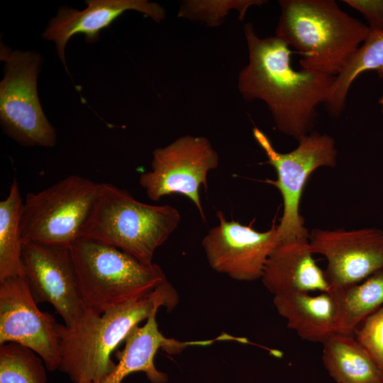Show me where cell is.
<instances>
[{"mask_svg":"<svg viewBox=\"0 0 383 383\" xmlns=\"http://www.w3.org/2000/svg\"><path fill=\"white\" fill-rule=\"evenodd\" d=\"M70 249L85 309L99 314L150 295L167 280L157 264L95 240L79 238Z\"/></svg>","mask_w":383,"mask_h":383,"instance_id":"obj_5","label":"cell"},{"mask_svg":"<svg viewBox=\"0 0 383 383\" xmlns=\"http://www.w3.org/2000/svg\"><path fill=\"white\" fill-rule=\"evenodd\" d=\"M23 204L18 184L13 179L8 195L0 201V282L23 275Z\"/></svg>","mask_w":383,"mask_h":383,"instance_id":"obj_21","label":"cell"},{"mask_svg":"<svg viewBox=\"0 0 383 383\" xmlns=\"http://www.w3.org/2000/svg\"><path fill=\"white\" fill-rule=\"evenodd\" d=\"M5 63L0 82V120L4 133L23 146L54 147L56 132L41 108L37 91L41 59L32 51L13 50L1 43Z\"/></svg>","mask_w":383,"mask_h":383,"instance_id":"obj_8","label":"cell"},{"mask_svg":"<svg viewBox=\"0 0 383 383\" xmlns=\"http://www.w3.org/2000/svg\"><path fill=\"white\" fill-rule=\"evenodd\" d=\"M378 102L381 108V111L383 113V92L381 96L379 97Z\"/></svg>","mask_w":383,"mask_h":383,"instance_id":"obj_26","label":"cell"},{"mask_svg":"<svg viewBox=\"0 0 383 383\" xmlns=\"http://www.w3.org/2000/svg\"><path fill=\"white\" fill-rule=\"evenodd\" d=\"M23 277L37 304H50L67 326L85 311L77 272L68 247L25 242Z\"/></svg>","mask_w":383,"mask_h":383,"instance_id":"obj_10","label":"cell"},{"mask_svg":"<svg viewBox=\"0 0 383 383\" xmlns=\"http://www.w3.org/2000/svg\"><path fill=\"white\" fill-rule=\"evenodd\" d=\"M23 276L0 282V345L16 343L36 353L50 371L60 365L53 316L40 311Z\"/></svg>","mask_w":383,"mask_h":383,"instance_id":"obj_12","label":"cell"},{"mask_svg":"<svg viewBox=\"0 0 383 383\" xmlns=\"http://www.w3.org/2000/svg\"><path fill=\"white\" fill-rule=\"evenodd\" d=\"M343 2L363 15L370 32L383 31V0H344Z\"/></svg>","mask_w":383,"mask_h":383,"instance_id":"obj_25","label":"cell"},{"mask_svg":"<svg viewBox=\"0 0 383 383\" xmlns=\"http://www.w3.org/2000/svg\"><path fill=\"white\" fill-rule=\"evenodd\" d=\"M254 139L267 157L277 179L265 182L276 187L283 201V213L277 226L279 243L299 238H309L300 214V202L304 188L313 172L321 167H334L337 163L338 150L333 138L328 134L311 131L298 139L297 147L286 153L278 152L269 137L260 128L252 129Z\"/></svg>","mask_w":383,"mask_h":383,"instance_id":"obj_7","label":"cell"},{"mask_svg":"<svg viewBox=\"0 0 383 383\" xmlns=\"http://www.w3.org/2000/svg\"><path fill=\"white\" fill-rule=\"evenodd\" d=\"M273 304L287 327L304 340L323 343L336 333V307L328 292L279 294L273 296Z\"/></svg>","mask_w":383,"mask_h":383,"instance_id":"obj_17","label":"cell"},{"mask_svg":"<svg viewBox=\"0 0 383 383\" xmlns=\"http://www.w3.org/2000/svg\"><path fill=\"white\" fill-rule=\"evenodd\" d=\"M218 165V154L206 138L183 135L153 151L151 170L140 176L139 183L154 201L173 194L184 196L205 220L199 189H206L207 176Z\"/></svg>","mask_w":383,"mask_h":383,"instance_id":"obj_9","label":"cell"},{"mask_svg":"<svg viewBox=\"0 0 383 383\" xmlns=\"http://www.w3.org/2000/svg\"><path fill=\"white\" fill-rule=\"evenodd\" d=\"M180 221L181 215L172 206L145 204L125 189L101 183L80 238L112 245L151 265L156 250Z\"/></svg>","mask_w":383,"mask_h":383,"instance_id":"obj_4","label":"cell"},{"mask_svg":"<svg viewBox=\"0 0 383 383\" xmlns=\"http://www.w3.org/2000/svg\"><path fill=\"white\" fill-rule=\"evenodd\" d=\"M101 183L72 174L36 193L23 204V243L70 248L81 236Z\"/></svg>","mask_w":383,"mask_h":383,"instance_id":"obj_6","label":"cell"},{"mask_svg":"<svg viewBox=\"0 0 383 383\" xmlns=\"http://www.w3.org/2000/svg\"><path fill=\"white\" fill-rule=\"evenodd\" d=\"M353 335L383 370V306L368 316Z\"/></svg>","mask_w":383,"mask_h":383,"instance_id":"obj_24","label":"cell"},{"mask_svg":"<svg viewBox=\"0 0 383 383\" xmlns=\"http://www.w3.org/2000/svg\"><path fill=\"white\" fill-rule=\"evenodd\" d=\"M313 255L309 238L279 243L265 266L261 277L263 285L273 296L293 292H328L330 285L324 270Z\"/></svg>","mask_w":383,"mask_h":383,"instance_id":"obj_16","label":"cell"},{"mask_svg":"<svg viewBox=\"0 0 383 383\" xmlns=\"http://www.w3.org/2000/svg\"><path fill=\"white\" fill-rule=\"evenodd\" d=\"M216 216L218 224L201 242L210 267L238 281L261 279L269 257L279 244L275 221L270 229L260 232L251 225L228 221L221 211Z\"/></svg>","mask_w":383,"mask_h":383,"instance_id":"obj_11","label":"cell"},{"mask_svg":"<svg viewBox=\"0 0 383 383\" xmlns=\"http://www.w3.org/2000/svg\"><path fill=\"white\" fill-rule=\"evenodd\" d=\"M178 302L175 289L165 281L150 295L99 314L85 309L71 326L57 323L59 369L73 383H104L116 364L112 353L129 332L155 310L172 311Z\"/></svg>","mask_w":383,"mask_h":383,"instance_id":"obj_2","label":"cell"},{"mask_svg":"<svg viewBox=\"0 0 383 383\" xmlns=\"http://www.w3.org/2000/svg\"><path fill=\"white\" fill-rule=\"evenodd\" d=\"M155 309L145 320L143 326H135L124 340L122 350H117L114 355L118 362L104 383H121L131 373H145L151 383H166L168 377L159 371L154 358L158 350L162 349L169 354H179L189 346L209 345L216 341L233 340L240 342V338L223 333L210 340L179 341L165 337L158 328Z\"/></svg>","mask_w":383,"mask_h":383,"instance_id":"obj_15","label":"cell"},{"mask_svg":"<svg viewBox=\"0 0 383 383\" xmlns=\"http://www.w3.org/2000/svg\"><path fill=\"white\" fill-rule=\"evenodd\" d=\"M249 61L239 73L238 90L246 101L261 100L277 128L299 139L313 131L317 107L324 104L335 77L292 65L290 47L277 35L260 38L244 26Z\"/></svg>","mask_w":383,"mask_h":383,"instance_id":"obj_1","label":"cell"},{"mask_svg":"<svg viewBox=\"0 0 383 383\" xmlns=\"http://www.w3.org/2000/svg\"><path fill=\"white\" fill-rule=\"evenodd\" d=\"M43 359L16 343L0 345V383H47Z\"/></svg>","mask_w":383,"mask_h":383,"instance_id":"obj_22","label":"cell"},{"mask_svg":"<svg viewBox=\"0 0 383 383\" xmlns=\"http://www.w3.org/2000/svg\"><path fill=\"white\" fill-rule=\"evenodd\" d=\"M322 344L323 366L336 383H383V370L354 335L335 333Z\"/></svg>","mask_w":383,"mask_h":383,"instance_id":"obj_18","label":"cell"},{"mask_svg":"<svg viewBox=\"0 0 383 383\" xmlns=\"http://www.w3.org/2000/svg\"><path fill=\"white\" fill-rule=\"evenodd\" d=\"M313 254L327 260L324 270L330 288L360 283L383 270V231L315 228L309 236Z\"/></svg>","mask_w":383,"mask_h":383,"instance_id":"obj_13","label":"cell"},{"mask_svg":"<svg viewBox=\"0 0 383 383\" xmlns=\"http://www.w3.org/2000/svg\"><path fill=\"white\" fill-rule=\"evenodd\" d=\"M275 35L301 55V68L336 77L370 30L333 0H279Z\"/></svg>","mask_w":383,"mask_h":383,"instance_id":"obj_3","label":"cell"},{"mask_svg":"<svg viewBox=\"0 0 383 383\" xmlns=\"http://www.w3.org/2000/svg\"><path fill=\"white\" fill-rule=\"evenodd\" d=\"M266 2L265 0H186L181 1L178 16L217 27L224 22L231 10H237L239 19L243 20L250 7L262 6Z\"/></svg>","mask_w":383,"mask_h":383,"instance_id":"obj_23","label":"cell"},{"mask_svg":"<svg viewBox=\"0 0 383 383\" xmlns=\"http://www.w3.org/2000/svg\"><path fill=\"white\" fill-rule=\"evenodd\" d=\"M82 11L67 6L59 9L43 33V38L55 43L57 52L66 66L65 47L76 34H84L92 43L99 38L100 32L109 27L124 12L136 11L159 23L165 18V11L158 4L147 0H89Z\"/></svg>","mask_w":383,"mask_h":383,"instance_id":"obj_14","label":"cell"},{"mask_svg":"<svg viewBox=\"0 0 383 383\" xmlns=\"http://www.w3.org/2000/svg\"><path fill=\"white\" fill-rule=\"evenodd\" d=\"M368 71H376L383 77V31L370 32L347 66L335 77L324 103L330 114L338 116L343 112L351 85Z\"/></svg>","mask_w":383,"mask_h":383,"instance_id":"obj_20","label":"cell"},{"mask_svg":"<svg viewBox=\"0 0 383 383\" xmlns=\"http://www.w3.org/2000/svg\"><path fill=\"white\" fill-rule=\"evenodd\" d=\"M336 307V333L353 335L357 327L383 306V270L362 282L330 288Z\"/></svg>","mask_w":383,"mask_h":383,"instance_id":"obj_19","label":"cell"}]
</instances>
